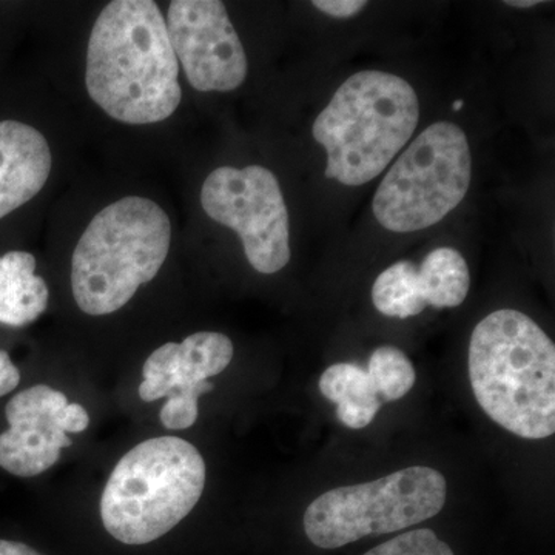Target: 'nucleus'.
<instances>
[{
	"mask_svg": "<svg viewBox=\"0 0 555 555\" xmlns=\"http://www.w3.org/2000/svg\"><path fill=\"white\" fill-rule=\"evenodd\" d=\"M206 486L198 449L179 437L142 441L113 469L101 496L109 535L126 545H147L192 513Z\"/></svg>",
	"mask_w": 555,
	"mask_h": 555,
	"instance_id": "obj_5",
	"label": "nucleus"
},
{
	"mask_svg": "<svg viewBox=\"0 0 555 555\" xmlns=\"http://www.w3.org/2000/svg\"><path fill=\"white\" fill-rule=\"evenodd\" d=\"M418 281L427 306L459 308L469 292L470 273L466 259L459 251L440 247L423 259Z\"/></svg>",
	"mask_w": 555,
	"mask_h": 555,
	"instance_id": "obj_15",
	"label": "nucleus"
},
{
	"mask_svg": "<svg viewBox=\"0 0 555 555\" xmlns=\"http://www.w3.org/2000/svg\"><path fill=\"white\" fill-rule=\"evenodd\" d=\"M166 20L152 0H116L94 22L87 50L91 100L119 122H160L177 112L182 91Z\"/></svg>",
	"mask_w": 555,
	"mask_h": 555,
	"instance_id": "obj_1",
	"label": "nucleus"
},
{
	"mask_svg": "<svg viewBox=\"0 0 555 555\" xmlns=\"http://www.w3.org/2000/svg\"><path fill=\"white\" fill-rule=\"evenodd\" d=\"M318 386L327 400L337 404L338 420L349 429L371 425L382 408L366 369L358 364L338 363L327 367Z\"/></svg>",
	"mask_w": 555,
	"mask_h": 555,
	"instance_id": "obj_14",
	"label": "nucleus"
},
{
	"mask_svg": "<svg viewBox=\"0 0 555 555\" xmlns=\"http://www.w3.org/2000/svg\"><path fill=\"white\" fill-rule=\"evenodd\" d=\"M90 425L89 412L80 404L68 403L60 414V426L65 434L83 433Z\"/></svg>",
	"mask_w": 555,
	"mask_h": 555,
	"instance_id": "obj_20",
	"label": "nucleus"
},
{
	"mask_svg": "<svg viewBox=\"0 0 555 555\" xmlns=\"http://www.w3.org/2000/svg\"><path fill=\"white\" fill-rule=\"evenodd\" d=\"M232 358V341L218 332H196L179 345L166 343L145 361L139 397L147 403L166 397L160 423L188 429L198 420L201 396L214 390L208 378L225 371Z\"/></svg>",
	"mask_w": 555,
	"mask_h": 555,
	"instance_id": "obj_10",
	"label": "nucleus"
},
{
	"mask_svg": "<svg viewBox=\"0 0 555 555\" xmlns=\"http://www.w3.org/2000/svg\"><path fill=\"white\" fill-rule=\"evenodd\" d=\"M204 211L243 241L251 268L264 275L280 272L291 261L288 211L275 175L261 166L219 167L203 190Z\"/></svg>",
	"mask_w": 555,
	"mask_h": 555,
	"instance_id": "obj_8",
	"label": "nucleus"
},
{
	"mask_svg": "<svg viewBox=\"0 0 555 555\" xmlns=\"http://www.w3.org/2000/svg\"><path fill=\"white\" fill-rule=\"evenodd\" d=\"M167 33L190 86L232 91L247 78L246 51L219 0H177L167 13Z\"/></svg>",
	"mask_w": 555,
	"mask_h": 555,
	"instance_id": "obj_9",
	"label": "nucleus"
},
{
	"mask_svg": "<svg viewBox=\"0 0 555 555\" xmlns=\"http://www.w3.org/2000/svg\"><path fill=\"white\" fill-rule=\"evenodd\" d=\"M366 372L375 392L386 401L400 400L415 385L414 364L393 346L378 347L369 358Z\"/></svg>",
	"mask_w": 555,
	"mask_h": 555,
	"instance_id": "obj_17",
	"label": "nucleus"
},
{
	"mask_svg": "<svg viewBox=\"0 0 555 555\" xmlns=\"http://www.w3.org/2000/svg\"><path fill=\"white\" fill-rule=\"evenodd\" d=\"M462 107H463V101H455L454 105H452V108H454L455 112H459V109Z\"/></svg>",
	"mask_w": 555,
	"mask_h": 555,
	"instance_id": "obj_24",
	"label": "nucleus"
},
{
	"mask_svg": "<svg viewBox=\"0 0 555 555\" xmlns=\"http://www.w3.org/2000/svg\"><path fill=\"white\" fill-rule=\"evenodd\" d=\"M53 158L46 137L20 120L0 122V219L35 198Z\"/></svg>",
	"mask_w": 555,
	"mask_h": 555,
	"instance_id": "obj_12",
	"label": "nucleus"
},
{
	"mask_svg": "<svg viewBox=\"0 0 555 555\" xmlns=\"http://www.w3.org/2000/svg\"><path fill=\"white\" fill-rule=\"evenodd\" d=\"M68 400L46 385L16 393L5 408L10 429L0 434V467L16 477H36L56 465L62 449L73 444L61 429Z\"/></svg>",
	"mask_w": 555,
	"mask_h": 555,
	"instance_id": "obj_11",
	"label": "nucleus"
},
{
	"mask_svg": "<svg viewBox=\"0 0 555 555\" xmlns=\"http://www.w3.org/2000/svg\"><path fill=\"white\" fill-rule=\"evenodd\" d=\"M364 555H454L430 529H415L374 547Z\"/></svg>",
	"mask_w": 555,
	"mask_h": 555,
	"instance_id": "obj_18",
	"label": "nucleus"
},
{
	"mask_svg": "<svg viewBox=\"0 0 555 555\" xmlns=\"http://www.w3.org/2000/svg\"><path fill=\"white\" fill-rule=\"evenodd\" d=\"M474 396L489 418L514 436L543 440L555 433V346L532 318L496 310L469 343Z\"/></svg>",
	"mask_w": 555,
	"mask_h": 555,
	"instance_id": "obj_2",
	"label": "nucleus"
},
{
	"mask_svg": "<svg viewBox=\"0 0 555 555\" xmlns=\"http://www.w3.org/2000/svg\"><path fill=\"white\" fill-rule=\"evenodd\" d=\"M21 374L5 350H0V397L20 386Z\"/></svg>",
	"mask_w": 555,
	"mask_h": 555,
	"instance_id": "obj_21",
	"label": "nucleus"
},
{
	"mask_svg": "<svg viewBox=\"0 0 555 555\" xmlns=\"http://www.w3.org/2000/svg\"><path fill=\"white\" fill-rule=\"evenodd\" d=\"M539 0H509L506 5L516 7V9H531V7L539 5Z\"/></svg>",
	"mask_w": 555,
	"mask_h": 555,
	"instance_id": "obj_23",
	"label": "nucleus"
},
{
	"mask_svg": "<svg viewBox=\"0 0 555 555\" xmlns=\"http://www.w3.org/2000/svg\"><path fill=\"white\" fill-rule=\"evenodd\" d=\"M418 119L408 80L378 69L350 76L313 122L327 153L326 177L349 188L371 182L411 141Z\"/></svg>",
	"mask_w": 555,
	"mask_h": 555,
	"instance_id": "obj_3",
	"label": "nucleus"
},
{
	"mask_svg": "<svg viewBox=\"0 0 555 555\" xmlns=\"http://www.w3.org/2000/svg\"><path fill=\"white\" fill-rule=\"evenodd\" d=\"M447 478L427 466H411L371 483L324 492L305 514L310 542L337 550L367 535L390 534L436 517L444 507Z\"/></svg>",
	"mask_w": 555,
	"mask_h": 555,
	"instance_id": "obj_7",
	"label": "nucleus"
},
{
	"mask_svg": "<svg viewBox=\"0 0 555 555\" xmlns=\"http://www.w3.org/2000/svg\"><path fill=\"white\" fill-rule=\"evenodd\" d=\"M473 155L465 131L433 124L411 142L375 193L372 210L383 228L418 232L448 217L469 190Z\"/></svg>",
	"mask_w": 555,
	"mask_h": 555,
	"instance_id": "obj_6",
	"label": "nucleus"
},
{
	"mask_svg": "<svg viewBox=\"0 0 555 555\" xmlns=\"http://www.w3.org/2000/svg\"><path fill=\"white\" fill-rule=\"evenodd\" d=\"M0 555H42L28 545L10 540H0Z\"/></svg>",
	"mask_w": 555,
	"mask_h": 555,
	"instance_id": "obj_22",
	"label": "nucleus"
},
{
	"mask_svg": "<svg viewBox=\"0 0 555 555\" xmlns=\"http://www.w3.org/2000/svg\"><path fill=\"white\" fill-rule=\"evenodd\" d=\"M312 5L328 16L349 20L366 9L367 2H363V0H315Z\"/></svg>",
	"mask_w": 555,
	"mask_h": 555,
	"instance_id": "obj_19",
	"label": "nucleus"
},
{
	"mask_svg": "<svg viewBox=\"0 0 555 555\" xmlns=\"http://www.w3.org/2000/svg\"><path fill=\"white\" fill-rule=\"evenodd\" d=\"M35 270L36 258L28 251L0 257V323L5 326H28L46 312L49 286Z\"/></svg>",
	"mask_w": 555,
	"mask_h": 555,
	"instance_id": "obj_13",
	"label": "nucleus"
},
{
	"mask_svg": "<svg viewBox=\"0 0 555 555\" xmlns=\"http://www.w3.org/2000/svg\"><path fill=\"white\" fill-rule=\"evenodd\" d=\"M372 301L375 309L386 317L420 315L427 305L414 262L400 261L379 273L372 287Z\"/></svg>",
	"mask_w": 555,
	"mask_h": 555,
	"instance_id": "obj_16",
	"label": "nucleus"
},
{
	"mask_svg": "<svg viewBox=\"0 0 555 555\" xmlns=\"http://www.w3.org/2000/svg\"><path fill=\"white\" fill-rule=\"evenodd\" d=\"M171 243V222L155 201L127 196L100 211L82 233L72 261L76 305L109 315L156 275Z\"/></svg>",
	"mask_w": 555,
	"mask_h": 555,
	"instance_id": "obj_4",
	"label": "nucleus"
}]
</instances>
